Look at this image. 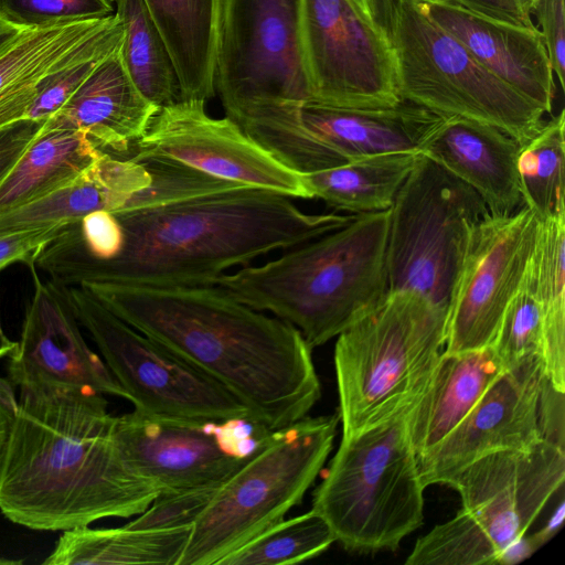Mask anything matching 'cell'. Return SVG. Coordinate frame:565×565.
<instances>
[{"instance_id": "1", "label": "cell", "mask_w": 565, "mask_h": 565, "mask_svg": "<svg viewBox=\"0 0 565 565\" xmlns=\"http://www.w3.org/2000/svg\"><path fill=\"white\" fill-rule=\"evenodd\" d=\"M113 214L124 235L119 254L99 260L79 253L71 230L38 259L54 281L215 286L225 270L308 243L354 216L306 213L290 196L249 185Z\"/></svg>"}, {"instance_id": "2", "label": "cell", "mask_w": 565, "mask_h": 565, "mask_svg": "<svg viewBox=\"0 0 565 565\" xmlns=\"http://www.w3.org/2000/svg\"><path fill=\"white\" fill-rule=\"evenodd\" d=\"M129 326L209 375L276 431L305 418L321 396L312 348L290 322L224 288L77 284Z\"/></svg>"}, {"instance_id": "3", "label": "cell", "mask_w": 565, "mask_h": 565, "mask_svg": "<svg viewBox=\"0 0 565 565\" xmlns=\"http://www.w3.org/2000/svg\"><path fill=\"white\" fill-rule=\"evenodd\" d=\"M0 460V511L15 524L66 531L142 513L159 488L134 471L98 392L20 387Z\"/></svg>"}, {"instance_id": "4", "label": "cell", "mask_w": 565, "mask_h": 565, "mask_svg": "<svg viewBox=\"0 0 565 565\" xmlns=\"http://www.w3.org/2000/svg\"><path fill=\"white\" fill-rule=\"evenodd\" d=\"M390 210L343 226L216 282L238 301L294 324L313 349L338 337L388 294Z\"/></svg>"}, {"instance_id": "5", "label": "cell", "mask_w": 565, "mask_h": 565, "mask_svg": "<svg viewBox=\"0 0 565 565\" xmlns=\"http://www.w3.org/2000/svg\"><path fill=\"white\" fill-rule=\"evenodd\" d=\"M447 309L392 291L342 331L334 347L342 436L393 415L426 391L445 348Z\"/></svg>"}, {"instance_id": "6", "label": "cell", "mask_w": 565, "mask_h": 565, "mask_svg": "<svg viewBox=\"0 0 565 565\" xmlns=\"http://www.w3.org/2000/svg\"><path fill=\"white\" fill-rule=\"evenodd\" d=\"M414 403L342 436L313 492L311 509L348 551H394L423 524L425 487L409 435Z\"/></svg>"}, {"instance_id": "7", "label": "cell", "mask_w": 565, "mask_h": 565, "mask_svg": "<svg viewBox=\"0 0 565 565\" xmlns=\"http://www.w3.org/2000/svg\"><path fill=\"white\" fill-rule=\"evenodd\" d=\"M564 480L565 451L546 440L477 459L447 483L460 494L461 509L419 537L405 564H497Z\"/></svg>"}, {"instance_id": "8", "label": "cell", "mask_w": 565, "mask_h": 565, "mask_svg": "<svg viewBox=\"0 0 565 565\" xmlns=\"http://www.w3.org/2000/svg\"><path fill=\"white\" fill-rule=\"evenodd\" d=\"M339 415L308 417L270 435L221 483L190 530L177 565H218L226 555L282 521L322 470Z\"/></svg>"}, {"instance_id": "9", "label": "cell", "mask_w": 565, "mask_h": 565, "mask_svg": "<svg viewBox=\"0 0 565 565\" xmlns=\"http://www.w3.org/2000/svg\"><path fill=\"white\" fill-rule=\"evenodd\" d=\"M386 32L403 99L440 116L494 126L521 147L544 124L545 111L479 63L414 0H396Z\"/></svg>"}, {"instance_id": "10", "label": "cell", "mask_w": 565, "mask_h": 565, "mask_svg": "<svg viewBox=\"0 0 565 565\" xmlns=\"http://www.w3.org/2000/svg\"><path fill=\"white\" fill-rule=\"evenodd\" d=\"M488 214L472 188L419 153L390 209L388 292L414 290L447 309L471 235Z\"/></svg>"}, {"instance_id": "11", "label": "cell", "mask_w": 565, "mask_h": 565, "mask_svg": "<svg viewBox=\"0 0 565 565\" xmlns=\"http://www.w3.org/2000/svg\"><path fill=\"white\" fill-rule=\"evenodd\" d=\"M238 122L268 108L311 100L302 47V0H223L215 92Z\"/></svg>"}, {"instance_id": "12", "label": "cell", "mask_w": 565, "mask_h": 565, "mask_svg": "<svg viewBox=\"0 0 565 565\" xmlns=\"http://www.w3.org/2000/svg\"><path fill=\"white\" fill-rule=\"evenodd\" d=\"M62 286L134 411L169 419L255 423L215 380L129 326L83 287Z\"/></svg>"}, {"instance_id": "13", "label": "cell", "mask_w": 565, "mask_h": 565, "mask_svg": "<svg viewBox=\"0 0 565 565\" xmlns=\"http://www.w3.org/2000/svg\"><path fill=\"white\" fill-rule=\"evenodd\" d=\"M302 47L312 102L383 108L403 100L387 32L351 0H302Z\"/></svg>"}, {"instance_id": "14", "label": "cell", "mask_w": 565, "mask_h": 565, "mask_svg": "<svg viewBox=\"0 0 565 565\" xmlns=\"http://www.w3.org/2000/svg\"><path fill=\"white\" fill-rule=\"evenodd\" d=\"M244 419L184 420L136 411L115 416L114 438L130 468L160 493L220 486L242 467L270 435Z\"/></svg>"}, {"instance_id": "15", "label": "cell", "mask_w": 565, "mask_h": 565, "mask_svg": "<svg viewBox=\"0 0 565 565\" xmlns=\"http://www.w3.org/2000/svg\"><path fill=\"white\" fill-rule=\"evenodd\" d=\"M204 105L180 100L159 109L134 143L130 159H163L292 199H313L305 174L285 166L230 118L209 116Z\"/></svg>"}, {"instance_id": "16", "label": "cell", "mask_w": 565, "mask_h": 565, "mask_svg": "<svg viewBox=\"0 0 565 565\" xmlns=\"http://www.w3.org/2000/svg\"><path fill=\"white\" fill-rule=\"evenodd\" d=\"M539 218L525 205L476 226L447 308L446 353L491 347L531 258Z\"/></svg>"}, {"instance_id": "17", "label": "cell", "mask_w": 565, "mask_h": 565, "mask_svg": "<svg viewBox=\"0 0 565 565\" xmlns=\"http://www.w3.org/2000/svg\"><path fill=\"white\" fill-rule=\"evenodd\" d=\"M546 380L544 362L539 359L503 372L439 444L417 456L424 487L447 484L486 455L544 440L541 407Z\"/></svg>"}, {"instance_id": "18", "label": "cell", "mask_w": 565, "mask_h": 565, "mask_svg": "<svg viewBox=\"0 0 565 565\" xmlns=\"http://www.w3.org/2000/svg\"><path fill=\"white\" fill-rule=\"evenodd\" d=\"M30 271L33 294L10 355V381L20 387L65 386L124 398L104 360L86 343L63 286L42 280L35 267Z\"/></svg>"}, {"instance_id": "19", "label": "cell", "mask_w": 565, "mask_h": 565, "mask_svg": "<svg viewBox=\"0 0 565 565\" xmlns=\"http://www.w3.org/2000/svg\"><path fill=\"white\" fill-rule=\"evenodd\" d=\"M435 24L450 33L495 76L551 114L554 72L536 29L472 12L451 0H414Z\"/></svg>"}, {"instance_id": "20", "label": "cell", "mask_w": 565, "mask_h": 565, "mask_svg": "<svg viewBox=\"0 0 565 565\" xmlns=\"http://www.w3.org/2000/svg\"><path fill=\"white\" fill-rule=\"evenodd\" d=\"M521 145L501 129L457 116L444 117L423 138L418 152L472 188L492 215L524 205L518 158Z\"/></svg>"}, {"instance_id": "21", "label": "cell", "mask_w": 565, "mask_h": 565, "mask_svg": "<svg viewBox=\"0 0 565 565\" xmlns=\"http://www.w3.org/2000/svg\"><path fill=\"white\" fill-rule=\"evenodd\" d=\"M120 47V46H119ZM119 47L107 55L44 129L85 132L99 148L125 152L146 132L159 108L136 87Z\"/></svg>"}, {"instance_id": "22", "label": "cell", "mask_w": 565, "mask_h": 565, "mask_svg": "<svg viewBox=\"0 0 565 565\" xmlns=\"http://www.w3.org/2000/svg\"><path fill=\"white\" fill-rule=\"evenodd\" d=\"M444 117L405 99L383 108H344L312 100L300 107L303 126L347 161L418 152L423 138Z\"/></svg>"}, {"instance_id": "23", "label": "cell", "mask_w": 565, "mask_h": 565, "mask_svg": "<svg viewBox=\"0 0 565 565\" xmlns=\"http://www.w3.org/2000/svg\"><path fill=\"white\" fill-rule=\"evenodd\" d=\"M150 183L151 174L141 162L104 153L67 184L0 214V231L73 225L98 210L117 213Z\"/></svg>"}, {"instance_id": "24", "label": "cell", "mask_w": 565, "mask_h": 565, "mask_svg": "<svg viewBox=\"0 0 565 565\" xmlns=\"http://www.w3.org/2000/svg\"><path fill=\"white\" fill-rule=\"evenodd\" d=\"M505 372L492 347L446 353L409 414V435L420 456L439 444Z\"/></svg>"}, {"instance_id": "25", "label": "cell", "mask_w": 565, "mask_h": 565, "mask_svg": "<svg viewBox=\"0 0 565 565\" xmlns=\"http://www.w3.org/2000/svg\"><path fill=\"white\" fill-rule=\"evenodd\" d=\"M223 0H142L175 67L182 100L215 95V61Z\"/></svg>"}, {"instance_id": "26", "label": "cell", "mask_w": 565, "mask_h": 565, "mask_svg": "<svg viewBox=\"0 0 565 565\" xmlns=\"http://www.w3.org/2000/svg\"><path fill=\"white\" fill-rule=\"evenodd\" d=\"M108 18L25 30L0 53V131L24 120L43 77L72 60Z\"/></svg>"}, {"instance_id": "27", "label": "cell", "mask_w": 565, "mask_h": 565, "mask_svg": "<svg viewBox=\"0 0 565 565\" xmlns=\"http://www.w3.org/2000/svg\"><path fill=\"white\" fill-rule=\"evenodd\" d=\"M105 152L83 131L44 129L0 183V214L76 179Z\"/></svg>"}, {"instance_id": "28", "label": "cell", "mask_w": 565, "mask_h": 565, "mask_svg": "<svg viewBox=\"0 0 565 565\" xmlns=\"http://www.w3.org/2000/svg\"><path fill=\"white\" fill-rule=\"evenodd\" d=\"M191 527L172 530L90 529L63 531L45 565L163 564L177 565Z\"/></svg>"}, {"instance_id": "29", "label": "cell", "mask_w": 565, "mask_h": 565, "mask_svg": "<svg viewBox=\"0 0 565 565\" xmlns=\"http://www.w3.org/2000/svg\"><path fill=\"white\" fill-rule=\"evenodd\" d=\"M418 152L382 153L305 174L312 198L353 215L387 211L415 167Z\"/></svg>"}, {"instance_id": "30", "label": "cell", "mask_w": 565, "mask_h": 565, "mask_svg": "<svg viewBox=\"0 0 565 565\" xmlns=\"http://www.w3.org/2000/svg\"><path fill=\"white\" fill-rule=\"evenodd\" d=\"M527 273L542 315L545 375L565 392V211L539 220Z\"/></svg>"}, {"instance_id": "31", "label": "cell", "mask_w": 565, "mask_h": 565, "mask_svg": "<svg viewBox=\"0 0 565 565\" xmlns=\"http://www.w3.org/2000/svg\"><path fill=\"white\" fill-rule=\"evenodd\" d=\"M124 25L122 64L139 92L159 109L182 100L175 67L142 0H116Z\"/></svg>"}, {"instance_id": "32", "label": "cell", "mask_w": 565, "mask_h": 565, "mask_svg": "<svg viewBox=\"0 0 565 565\" xmlns=\"http://www.w3.org/2000/svg\"><path fill=\"white\" fill-rule=\"evenodd\" d=\"M565 113L544 121L518 158L523 203L539 220L562 211L564 203Z\"/></svg>"}, {"instance_id": "33", "label": "cell", "mask_w": 565, "mask_h": 565, "mask_svg": "<svg viewBox=\"0 0 565 565\" xmlns=\"http://www.w3.org/2000/svg\"><path fill=\"white\" fill-rule=\"evenodd\" d=\"M335 542L327 521L312 509L282 520L246 542L218 565H281L311 559Z\"/></svg>"}, {"instance_id": "34", "label": "cell", "mask_w": 565, "mask_h": 565, "mask_svg": "<svg viewBox=\"0 0 565 565\" xmlns=\"http://www.w3.org/2000/svg\"><path fill=\"white\" fill-rule=\"evenodd\" d=\"M122 39V22L113 14L72 60L43 77L24 119L39 124L47 120L68 100L94 68L121 45Z\"/></svg>"}, {"instance_id": "35", "label": "cell", "mask_w": 565, "mask_h": 565, "mask_svg": "<svg viewBox=\"0 0 565 565\" xmlns=\"http://www.w3.org/2000/svg\"><path fill=\"white\" fill-rule=\"evenodd\" d=\"M491 347L505 371L534 359L544 362L542 315L527 267Z\"/></svg>"}, {"instance_id": "36", "label": "cell", "mask_w": 565, "mask_h": 565, "mask_svg": "<svg viewBox=\"0 0 565 565\" xmlns=\"http://www.w3.org/2000/svg\"><path fill=\"white\" fill-rule=\"evenodd\" d=\"M113 11L114 0H0V20L21 30L98 21Z\"/></svg>"}, {"instance_id": "37", "label": "cell", "mask_w": 565, "mask_h": 565, "mask_svg": "<svg viewBox=\"0 0 565 565\" xmlns=\"http://www.w3.org/2000/svg\"><path fill=\"white\" fill-rule=\"evenodd\" d=\"M217 488L218 486H206L160 493L142 513L126 525L141 530L192 527Z\"/></svg>"}, {"instance_id": "38", "label": "cell", "mask_w": 565, "mask_h": 565, "mask_svg": "<svg viewBox=\"0 0 565 565\" xmlns=\"http://www.w3.org/2000/svg\"><path fill=\"white\" fill-rule=\"evenodd\" d=\"M74 225V224H73ZM71 226L56 223L47 226L0 231V271L23 263L34 267L41 253Z\"/></svg>"}, {"instance_id": "39", "label": "cell", "mask_w": 565, "mask_h": 565, "mask_svg": "<svg viewBox=\"0 0 565 565\" xmlns=\"http://www.w3.org/2000/svg\"><path fill=\"white\" fill-rule=\"evenodd\" d=\"M529 13L535 17L547 55L561 88H565V0H533Z\"/></svg>"}, {"instance_id": "40", "label": "cell", "mask_w": 565, "mask_h": 565, "mask_svg": "<svg viewBox=\"0 0 565 565\" xmlns=\"http://www.w3.org/2000/svg\"><path fill=\"white\" fill-rule=\"evenodd\" d=\"M83 248L93 258L106 260L117 256L124 235L116 216L104 210L85 215L78 223Z\"/></svg>"}, {"instance_id": "41", "label": "cell", "mask_w": 565, "mask_h": 565, "mask_svg": "<svg viewBox=\"0 0 565 565\" xmlns=\"http://www.w3.org/2000/svg\"><path fill=\"white\" fill-rule=\"evenodd\" d=\"M41 126L24 119L0 131V183L35 139Z\"/></svg>"}, {"instance_id": "42", "label": "cell", "mask_w": 565, "mask_h": 565, "mask_svg": "<svg viewBox=\"0 0 565 565\" xmlns=\"http://www.w3.org/2000/svg\"><path fill=\"white\" fill-rule=\"evenodd\" d=\"M455 3L487 18L501 22L534 28L531 15L519 0H451Z\"/></svg>"}, {"instance_id": "43", "label": "cell", "mask_w": 565, "mask_h": 565, "mask_svg": "<svg viewBox=\"0 0 565 565\" xmlns=\"http://www.w3.org/2000/svg\"><path fill=\"white\" fill-rule=\"evenodd\" d=\"M537 550L531 536L525 533L502 552L497 564L512 565L520 563L530 557Z\"/></svg>"}, {"instance_id": "44", "label": "cell", "mask_w": 565, "mask_h": 565, "mask_svg": "<svg viewBox=\"0 0 565 565\" xmlns=\"http://www.w3.org/2000/svg\"><path fill=\"white\" fill-rule=\"evenodd\" d=\"M565 518V501L564 497H561V500L556 508L554 509L548 521L542 526L537 532L531 534V539L537 546V548L542 547L546 544L551 539L555 536V534L559 531L563 525Z\"/></svg>"}, {"instance_id": "45", "label": "cell", "mask_w": 565, "mask_h": 565, "mask_svg": "<svg viewBox=\"0 0 565 565\" xmlns=\"http://www.w3.org/2000/svg\"><path fill=\"white\" fill-rule=\"evenodd\" d=\"M24 31L0 20V53L19 39Z\"/></svg>"}, {"instance_id": "46", "label": "cell", "mask_w": 565, "mask_h": 565, "mask_svg": "<svg viewBox=\"0 0 565 565\" xmlns=\"http://www.w3.org/2000/svg\"><path fill=\"white\" fill-rule=\"evenodd\" d=\"M12 414L0 402V460L3 452L6 439L8 436L9 426L11 423Z\"/></svg>"}, {"instance_id": "47", "label": "cell", "mask_w": 565, "mask_h": 565, "mask_svg": "<svg viewBox=\"0 0 565 565\" xmlns=\"http://www.w3.org/2000/svg\"><path fill=\"white\" fill-rule=\"evenodd\" d=\"M374 17L377 20H385L395 3L396 0H371Z\"/></svg>"}, {"instance_id": "48", "label": "cell", "mask_w": 565, "mask_h": 565, "mask_svg": "<svg viewBox=\"0 0 565 565\" xmlns=\"http://www.w3.org/2000/svg\"><path fill=\"white\" fill-rule=\"evenodd\" d=\"M18 342L10 340L4 333L1 318H0V358L10 356L15 348Z\"/></svg>"}, {"instance_id": "49", "label": "cell", "mask_w": 565, "mask_h": 565, "mask_svg": "<svg viewBox=\"0 0 565 565\" xmlns=\"http://www.w3.org/2000/svg\"><path fill=\"white\" fill-rule=\"evenodd\" d=\"M366 17L375 20L371 0H351Z\"/></svg>"}, {"instance_id": "50", "label": "cell", "mask_w": 565, "mask_h": 565, "mask_svg": "<svg viewBox=\"0 0 565 565\" xmlns=\"http://www.w3.org/2000/svg\"><path fill=\"white\" fill-rule=\"evenodd\" d=\"M22 563H23V561L0 557V565H17V564H22Z\"/></svg>"}, {"instance_id": "51", "label": "cell", "mask_w": 565, "mask_h": 565, "mask_svg": "<svg viewBox=\"0 0 565 565\" xmlns=\"http://www.w3.org/2000/svg\"><path fill=\"white\" fill-rule=\"evenodd\" d=\"M519 1L521 2L523 8L525 9V11L529 13V9H530V6H531L533 0H519Z\"/></svg>"}, {"instance_id": "52", "label": "cell", "mask_w": 565, "mask_h": 565, "mask_svg": "<svg viewBox=\"0 0 565 565\" xmlns=\"http://www.w3.org/2000/svg\"><path fill=\"white\" fill-rule=\"evenodd\" d=\"M3 130V129H2Z\"/></svg>"}]
</instances>
